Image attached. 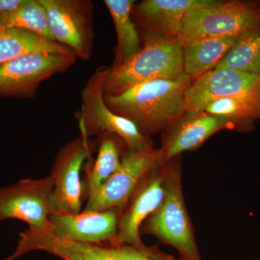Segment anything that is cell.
Returning a JSON list of instances; mask_svg holds the SVG:
<instances>
[{"instance_id":"6da1fadb","label":"cell","mask_w":260,"mask_h":260,"mask_svg":"<svg viewBox=\"0 0 260 260\" xmlns=\"http://www.w3.org/2000/svg\"><path fill=\"white\" fill-rule=\"evenodd\" d=\"M192 80L186 75L153 80L117 95L104 94V100L113 112L133 121L145 135L174 124L185 114L184 93Z\"/></svg>"},{"instance_id":"7a4b0ae2","label":"cell","mask_w":260,"mask_h":260,"mask_svg":"<svg viewBox=\"0 0 260 260\" xmlns=\"http://www.w3.org/2000/svg\"><path fill=\"white\" fill-rule=\"evenodd\" d=\"M184 45L178 37L150 31L145 45L127 62L109 70L105 95H117L140 84L184 75Z\"/></svg>"},{"instance_id":"3957f363","label":"cell","mask_w":260,"mask_h":260,"mask_svg":"<svg viewBox=\"0 0 260 260\" xmlns=\"http://www.w3.org/2000/svg\"><path fill=\"white\" fill-rule=\"evenodd\" d=\"M34 251H46L63 260H179L146 246L116 242L85 244L55 237L48 230L31 229L20 234L16 249L9 259Z\"/></svg>"},{"instance_id":"277c9868","label":"cell","mask_w":260,"mask_h":260,"mask_svg":"<svg viewBox=\"0 0 260 260\" xmlns=\"http://www.w3.org/2000/svg\"><path fill=\"white\" fill-rule=\"evenodd\" d=\"M260 25L259 3L213 1L186 15L178 37L183 43L239 36Z\"/></svg>"},{"instance_id":"5b68a950","label":"cell","mask_w":260,"mask_h":260,"mask_svg":"<svg viewBox=\"0 0 260 260\" xmlns=\"http://www.w3.org/2000/svg\"><path fill=\"white\" fill-rule=\"evenodd\" d=\"M109 70L101 68L88 80L82 93L79 118L80 133L90 138L98 133L116 135L130 150L150 145V141L133 121L113 112L104 100V85Z\"/></svg>"},{"instance_id":"8992f818","label":"cell","mask_w":260,"mask_h":260,"mask_svg":"<svg viewBox=\"0 0 260 260\" xmlns=\"http://www.w3.org/2000/svg\"><path fill=\"white\" fill-rule=\"evenodd\" d=\"M145 232L174 246L182 260H201L183 199L179 172L167 170L165 198L147 219Z\"/></svg>"},{"instance_id":"52a82bcc","label":"cell","mask_w":260,"mask_h":260,"mask_svg":"<svg viewBox=\"0 0 260 260\" xmlns=\"http://www.w3.org/2000/svg\"><path fill=\"white\" fill-rule=\"evenodd\" d=\"M54 183L50 176L25 179L0 189V221L18 219L35 230H49V218L56 210Z\"/></svg>"},{"instance_id":"ba28073f","label":"cell","mask_w":260,"mask_h":260,"mask_svg":"<svg viewBox=\"0 0 260 260\" xmlns=\"http://www.w3.org/2000/svg\"><path fill=\"white\" fill-rule=\"evenodd\" d=\"M158 166V150L151 145L138 150H128L117 171L96 192L88 197L83 212L121 209L133 196L140 181Z\"/></svg>"},{"instance_id":"9c48e42d","label":"cell","mask_w":260,"mask_h":260,"mask_svg":"<svg viewBox=\"0 0 260 260\" xmlns=\"http://www.w3.org/2000/svg\"><path fill=\"white\" fill-rule=\"evenodd\" d=\"M93 143L81 134L60 149L50 177L54 183L53 202L56 212L79 213L83 205L84 183L81 170L85 160L91 156Z\"/></svg>"},{"instance_id":"30bf717a","label":"cell","mask_w":260,"mask_h":260,"mask_svg":"<svg viewBox=\"0 0 260 260\" xmlns=\"http://www.w3.org/2000/svg\"><path fill=\"white\" fill-rule=\"evenodd\" d=\"M55 42L83 59L90 56L93 39L91 3L79 0H38Z\"/></svg>"},{"instance_id":"8fae6325","label":"cell","mask_w":260,"mask_h":260,"mask_svg":"<svg viewBox=\"0 0 260 260\" xmlns=\"http://www.w3.org/2000/svg\"><path fill=\"white\" fill-rule=\"evenodd\" d=\"M76 55L30 54L0 65V94L34 95L39 84L74 64Z\"/></svg>"},{"instance_id":"7c38bea8","label":"cell","mask_w":260,"mask_h":260,"mask_svg":"<svg viewBox=\"0 0 260 260\" xmlns=\"http://www.w3.org/2000/svg\"><path fill=\"white\" fill-rule=\"evenodd\" d=\"M260 94V75L214 69L195 80L184 93L186 112L203 113L218 99Z\"/></svg>"},{"instance_id":"4fadbf2b","label":"cell","mask_w":260,"mask_h":260,"mask_svg":"<svg viewBox=\"0 0 260 260\" xmlns=\"http://www.w3.org/2000/svg\"><path fill=\"white\" fill-rule=\"evenodd\" d=\"M121 209L79 213L55 212L49 218L53 235L85 244L116 242Z\"/></svg>"},{"instance_id":"5bb4252c","label":"cell","mask_w":260,"mask_h":260,"mask_svg":"<svg viewBox=\"0 0 260 260\" xmlns=\"http://www.w3.org/2000/svg\"><path fill=\"white\" fill-rule=\"evenodd\" d=\"M155 169L140 181L129 206L121 215L116 241L119 244L145 246L140 238V229L145 220L158 209L166 195L167 170L158 172Z\"/></svg>"},{"instance_id":"9a60e30c","label":"cell","mask_w":260,"mask_h":260,"mask_svg":"<svg viewBox=\"0 0 260 260\" xmlns=\"http://www.w3.org/2000/svg\"><path fill=\"white\" fill-rule=\"evenodd\" d=\"M225 128L235 127L232 121L221 116L205 112H186L174 123L164 146L158 150V165L182 152L199 148L212 135Z\"/></svg>"},{"instance_id":"2e32d148","label":"cell","mask_w":260,"mask_h":260,"mask_svg":"<svg viewBox=\"0 0 260 260\" xmlns=\"http://www.w3.org/2000/svg\"><path fill=\"white\" fill-rule=\"evenodd\" d=\"M213 0H145L136 12L150 31L178 37L186 15Z\"/></svg>"},{"instance_id":"e0dca14e","label":"cell","mask_w":260,"mask_h":260,"mask_svg":"<svg viewBox=\"0 0 260 260\" xmlns=\"http://www.w3.org/2000/svg\"><path fill=\"white\" fill-rule=\"evenodd\" d=\"M239 36L205 38L183 44L184 74L191 79H198L215 69Z\"/></svg>"},{"instance_id":"ac0fdd59","label":"cell","mask_w":260,"mask_h":260,"mask_svg":"<svg viewBox=\"0 0 260 260\" xmlns=\"http://www.w3.org/2000/svg\"><path fill=\"white\" fill-rule=\"evenodd\" d=\"M30 54H75L69 47L20 28H0V65Z\"/></svg>"},{"instance_id":"d6986e66","label":"cell","mask_w":260,"mask_h":260,"mask_svg":"<svg viewBox=\"0 0 260 260\" xmlns=\"http://www.w3.org/2000/svg\"><path fill=\"white\" fill-rule=\"evenodd\" d=\"M115 26L119 48V64L127 62L140 49L139 36L131 20L133 0H105Z\"/></svg>"},{"instance_id":"ffe728a7","label":"cell","mask_w":260,"mask_h":260,"mask_svg":"<svg viewBox=\"0 0 260 260\" xmlns=\"http://www.w3.org/2000/svg\"><path fill=\"white\" fill-rule=\"evenodd\" d=\"M225 68L260 75V25L240 34L215 69Z\"/></svg>"},{"instance_id":"44dd1931","label":"cell","mask_w":260,"mask_h":260,"mask_svg":"<svg viewBox=\"0 0 260 260\" xmlns=\"http://www.w3.org/2000/svg\"><path fill=\"white\" fill-rule=\"evenodd\" d=\"M204 112L229 119L235 128L249 126L260 120V94L218 99L210 103Z\"/></svg>"},{"instance_id":"7402d4cb","label":"cell","mask_w":260,"mask_h":260,"mask_svg":"<svg viewBox=\"0 0 260 260\" xmlns=\"http://www.w3.org/2000/svg\"><path fill=\"white\" fill-rule=\"evenodd\" d=\"M0 28L23 29L55 42L49 30L45 11L38 0H24L16 10L0 13Z\"/></svg>"},{"instance_id":"603a6c76","label":"cell","mask_w":260,"mask_h":260,"mask_svg":"<svg viewBox=\"0 0 260 260\" xmlns=\"http://www.w3.org/2000/svg\"><path fill=\"white\" fill-rule=\"evenodd\" d=\"M99 153L87 177V192L94 194L105 184L121 166L119 147L111 135L103 133Z\"/></svg>"},{"instance_id":"cb8c5ba5","label":"cell","mask_w":260,"mask_h":260,"mask_svg":"<svg viewBox=\"0 0 260 260\" xmlns=\"http://www.w3.org/2000/svg\"><path fill=\"white\" fill-rule=\"evenodd\" d=\"M24 0H0V13H8L16 10Z\"/></svg>"}]
</instances>
